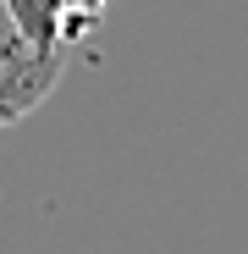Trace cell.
<instances>
[{
    "label": "cell",
    "mask_w": 248,
    "mask_h": 254,
    "mask_svg": "<svg viewBox=\"0 0 248 254\" xmlns=\"http://www.w3.org/2000/svg\"><path fill=\"white\" fill-rule=\"evenodd\" d=\"M11 17V28L28 39L33 50H61L72 45V33H66V11H61V0H0Z\"/></svg>",
    "instance_id": "cell-2"
},
{
    "label": "cell",
    "mask_w": 248,
    "mask_h": 254,
    "mask_svg": "<svg viewBox=\"0 0 248 254\" xmlns=\"http://www.w3.org/2000/svg\"><path fill=\"white\" fill-rule=\"evenodd\" d=\"M105 6H110V0H61V11H66V33H72V45H77L83 33H94V28H99Z\"/></svg>",
    "instance_id": "cell-3"
},
{
    "label": "cell",
    "mask_w": 248,
    "mask_h": 254,
    "mask_svg": "<svg viewBox=\"0 0 248 254\" xmlns=\"http://www.w3.org/2000/svg\"><path fill=\"white\" fill-rule=\"evenodd\" d=\"M66 72L61 50H33L28 39L11 28L6 6H0V127L28 122L39 105L55 94V83Z\"/></svg>",
    "instance_id": "cell-1"
}]
</instances>
